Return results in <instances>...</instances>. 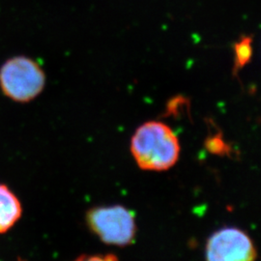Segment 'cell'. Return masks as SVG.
I'll return each instance as SVG.
<instances>
[{
    "label": "cell",
    "instance_id": "6da1fadb",
    "mask_svg": "<svg viewBox=\"0 0 261 261\" xmlns=\"http://www.w3.org/2000/svg\"><path fill=\"white\" fill-rule=\"evenodd\" d=\"M180 151L177 136L164 122L143 123L130 140L132 156L143 170H168L176 165Z\"/></svg>",
    "mask_w": 261,
    "mask_h": 261
},
{
    "label": "cell",
    "instance_id": "7a4b0ae2",
    "mask_svg": "<svg viewBox=\"0 0 261 261\" xmlns=\"http://www.w3.org/2000/svg\"><path fill=\"white\" fill-rule=\"evenodd\" d=\"M46 85V74L31 57L18 56L7 59L0 67V90L16 103L36 99Z\"/></svg>",
    "mask_w": 261,
    "mask_h": 261
},
{
    "label": "cell",
    "instance_id": "3957f363",
    "mask_svg": "<svg viewBox=\"0 0 261 261\" xmlns=\"http://www.w3.org/2000/svg\"><path fill=\"white\" fill-rule=\"evenodd\" d=\"M86 223L90 230L108 245L128 246L137 234L134 212L119 204L90 209L86 214Z\"/></svg>",
    "mask_w": 261,
    "mask_h": 261
},
{
    "label": "cell",
    "instance_id": "277c9868",
    "mask_svg": "<svg viewBox=\"0 0 261 261\" xmlns=\"http://www.w3.org/2000/svg\"><path fill=\"white\" fill-rule=\"evenodd\" d=\"M206 261H255L256 249L252 238L234 226L223 227L206 244Z\"/></svg>",
    "mask_w": 261,
    "mask_h": 261
},
{
    "label": "cell",
    "instance_id": "5b68a950",
    "mask_svg": "<svg viewBox=\"0 0 261 261\" xmlns=\"http://www.w3.org/2000/svg\"><path fill=\"white\" fill-rule=\"evenodd\" d=\"M22 207L9 187L0 183V234L5 233L19 221Z\"/></svg>",
    "mask_w": 261,
    "mask_h": 261
},
{
    "label": "cell",
    "instance_id": "8992f818",
    "mask_svg": "<svg viewBox=\"0 0 261 261\" xmlns=\"http://www.w3.org/2000/svg\"><path fill=\"white\" fill-rule=\"evenodd\" d=\"M233 73H239L248 65L252 57V36H242L233 45Z\"/></svg>",
    "mask_w": 261,
    "mask_h": 261
},
{
    "label": "cell",
    "instance_id": "52a82bcc",
    "mask_svg": "<svg viewBox=\"0 0 261 261\" xmlns=\"http://www.w3.org/2000/svg\"><path fill=\"white\" fill-rule=\"evenodd\" d=\"M206 148L216 155H225L230 151L228 144L223 140L221 135H216L208 138L205 142Z\"/></svg>",
    "mask_w": 261,
    "mask_h": 261
},
{
    "label": "cell",
    "instance_id": "ba28073f",
    "mask_svg": "<svg viewBox=\"0 0 261 261\" xmlns=\"http://www.w3.org/2000/svg\"><path fill=\"white\" fill-rule=\"evenodd\" d=\"M74 261H118V258L114 254L107 253V254L82 255Z\"/></svg>",
    "mask_w": 261,
    "mask_h": 261
}]
</instances>
